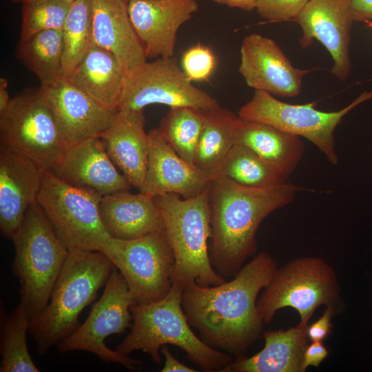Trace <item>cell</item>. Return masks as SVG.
I'll return each mask as SVG.
<instances>
[{"instance_id":"1","label":"cell","mask_w":372,"mask_h":372,"mask_svg":"<svg viewBox=\"0 0 372 372\" xmlns=\"http://www.w3.org/2000/svg\"><path fill=\"white\" fill-rule=\"evenodd\" d=\"M277 269L275 259L260 252L234 279L215 286L185 287L182 307L190 326L210 347L240 355L260 335L263 322L257 297Z\"/></svg>"},{"instance_id":"2","label":"cell","mask_w":372,"mask_h":372,"mask_svg":"<svg viewBox=\"0 0 372 372\" xmlns=\"http://www.w3.org/2000/svg\"><path fill=\"white\" fill-rule=\"evenodd\" d=\"M302 190L286 182L249 187L218 176L209 184L210 260L224 278L234 276L257 249L256 233L262 220L295 198Z\"/></svg>"},{"instance_id":"3","label":"cell","mask_w":372,"mask_h":372,"mask_svg":"<svg viewBox=\"0 0 372 372\" xmlns=\"http://www.w3.org/2000/svg\"><path fill=\"white\" fill-rule=\"evenodd\" d=\"M183 291L178 285L172 283L164 298L132 305L131 331L116 350L125 355L141 350L160 364L161 347L172 344L182 349L203 371L223 372L231 364V358L210 347L192 331L182 307Z\"/></svg>"},{"instance_id":"4","label":"cell","mask_w":372,"mask_h":372,"mask_svg":"<svg viewBox=\"0 0 372 372\" xmlns=\"http://www.w3.org/2000/svg\"><path fill=\"white\" fill-rule=\"evenodd\" d=\"M114 267L101 251L69 252L48 304L30 320L29 331L39 355L79 327L80 313L95 299Z\"/></svg>"},{"instance_id":"5","label":"cell","mask_w":372,"mask_h":372,"mask_svg":"<svg viewBox=\"0 0 372 372\" xmlns=\"http://www.w3.org/2000/svg\"><path fill=\"white\" fill-rule=\"evenodd\" d=\"M154 199L174 253L172 283L184 289L193 283L209 287L225 282L212 266L208 248L211 233L209 186L189 198L167 194Z\"/></svg>"},{"instance_id":"6","label":"cell","mask_w":372,"mask_h":372,"mask_svg":"<svg viewBox=\"0 0 372 372\" xmlns=\"http://www.w3.org/2000/svg\"><path fill=\"white\" fill-rule=\"evenodd\" d=\"M12 240L15 252L12 268L21 286L19 301L31 319L48 304L70 251L37 203L29 206Z\"/></svg>"},{"instance_id":"7","label":"cell","mask_w":372,"mask_h":372,"mask_svg":"<svg viewBox=\"0 0 372 372\" xmlns=\"http://www.w3.org/2000/svg\"><path fill=\"white\" fill-rule=\"evenodd\" d=\"M339 293L331 265L318 257L300 258L277 268L257 300V309L262 322L270 323L278 310L289 307L298 312V324L307 326L318 307H335Z\"/></svg>"},{"instance_id":"8","label":"cell","mask_w":372,"mask_h":372,"mask_svg":"<svg viewBox=\"0 0 372 372\" xmlns=\"http://www.w3.org/2000/svg\"><path fill=\"white\" fill-rule=\"evenodd\" d=\"M0 143L43 171L59 162L67 147L41 87L14 96L0 114Z\"/></svg>"},{"instance_id":"9","label":"cell","mask_w":372,"mask_h":372,"mask_svg":"<svg viewBox=\"0 0 372 372\" xmlns=\"http://www.w3.org/2000/svg\"><path fill=\"white\" fill-rule=\"evenodd\" d=\"M101 198L45 171L37 203L69 251H100L110 237L101 218Z\"/></svg>"},{"instance_id":"10","label":"cell","mask_w":372,"mask_h":372,"mask_svg":"<svg viewBox=\"0 0 372 372\" xmlns=\"http://www.w3.org/2000/svg\"><path fill=\"white\" fill-rule=\"evenodd\" d=\"M372 99V90L364 91L343 109L324 112L316 102L294 105L279 101L269 93L255 90L238 116L245 120L265 123L285 132L304 137L325 156L332 165L338 163L334 132L343 117L360 103Z\"/></svg>"},{"instance_id":"11","label":"cell","mask_w":372,"mask_h":372,"mask_svg":"<svg viewBox=\"0 0 372 372\" xmlns=\"http://www.w3.org/2000/svg\"><path fill=\"white\" fill-rule=\"evenodd\" d=\"M99 251L124 276L135 304L157 301L169 291L174 256L164 229L134 240L110 237Z\"/></svg>"},{"instance_id":"12","label":"cell","mask_w":372,"mask_h":372,"mask_svg":"<svg viewBox=\"0 0 372 372\" xmlns=\"http://www.w3.org/2000/svg\"><path fill=\"white\" fill-rule=\"evenodd\" d=\"M134 304L124 276L114 266L102 296L93 304L85 321L56 344L57 350L61 353L85 351L107 363H118L129 370L136 369L141 362L105 344L106 338L123 333L130 327L133 320L130 308Z\"/></svg>"},{"instance_id":"13","label":"cell","mask_w":372,"mask_h":372,"mask_svg":"<svg viewBox=\"0 0 372 372\" xmlns=\"http://www.w3.org/2000/svg\"><path fill=\"white\" fill-rule=\"evenodd\" d=\"M152 104L203 111L220 107L212 96L193 85L174 57L145 61L127 73L118 110H143Z\"/></svg>"},{"instance_id":"14","label":"cell","mask_w":372,"mask_h":372,"mask_svg":"<svg viewBox=\"0 0 372 372\" xmlns=\"http://www.w3.org/2000/svg\"><path fill=\"white\" fill-rule=\"evenodd\" d=\"M312 70L295 68L269 37L252 33L242 39L238 71L247 85L255 90L294 97L301 90L303 77Z\"/></svg>"},{"instance_id":"15","label":"cell","mask_w":372,"mask_h":372,"mask_svg":"<svg viewBox=\"0 0 372 372\" xmlns=\"http://www.w3.org/2000/svg\"><path fill=\"white\" fill-rule=\"evenodd\" d=\"M300 26L302 48L314 39L327 48L333 60L331 72L344 81L350 71V30L354 21L351 0H309L294 19Z\"/></svg>"},{"instance_id":"16","label":"cell","mask_w":372,"mask_h":372,"mask_svg":"<svg viewBox=\"0 0 372 372\" xmlns=\"http://www.w3.org/2000/svg\"><path fill=\"white\" fill-rule=\"evenodd\" d=\"M41 87L67 147L101 137L116 114L117 111L103 107L65 77Z\"/></svg>"},{"instance_id":"17","label":"cell","mask_w":372,"mask_h":372,"mask_svg":"<svg viewBox=\"0 0 372 372\" xmlns=\"http://www.w3.org/2000/svg\"><path fill=\"white\" fill-rule=\"evenodd\" d=\"M50 172L71 186L102 196L132 187L110 158L100 137L67 147Z\"/></svg>"},{"instance_id":"18","label":"cell","mask_w":372,"mask_h":372,"mask_svg":"<svg viewBox=\"0 0 372 372\" xmlns=\"http://www.w3.org/2000/svg\"><path fill=\"white\" fill-rule=\"evenodd\" d=\"M198 10L197 0H136L129 2L130 19L147 59L173 57L179 28Z\"/></svg>"},{"instance_id":"19","label":"cell","mask_w":372,"mask_h":372,"mask_svg":"<svg viewBox=\"0 0 372 372\" xmlns=\"http://www.w3.org/2000/svg\"><path fill=\"white\" fill-rule=\"evenodd\" d=\"M26 156L0 148V229L11 238L21 227L29 206L37 203L43 172Z\"/></svg>"},{"instance_id":"20","label":"cell","mask_w":372,"mask_h":372,"mask_svg":"<svg viewBox=\"0 0 372 372\" xmlns=\"http://www.w3.org/2000/svg\"><path fill=\"white\" fill-rule=\"evenodd\" d=\"M148 138L147 170L139 192L152 198L176 194L189 198L209 186L211 181L181 158L158 128L151 130Z\"/></svg>"},{"instance_id":"21","label":"cell","mask_w":372,"mask_h":372,"mask_svg":"<svg viewBox=\"0 0 372 372\" xmlns=\"http://www.w3.org/2000/svg\"><path fill=\"white\" fill-rule=\"evenodd\" d=\"M143 110H118L101 136L106 151L132 187L138 191L147 170L149 138Z\"/></svg>"},{"instance_id":"22","label":"cell","mask_w":372,"mask_h":372,"mask_svg":"<svg viewBox=\"0 0 372 372\" xmlns=\"http://www.w3.org/2000/svg\"><path fill=\"white\" fill-rule=\"evenodd\" d=\"M93 43L112 53L127 73L145 61L124 0H92Z\"/></svg>"},{"instance_id":"23","label":"cell","mask_w":372,"mask_h":372,"mask_svg":"<svg viewBox=\"0 0 372 372\" xmlns=\"http://www.w3.org/2000/svg\"><path fill=\"white\" fill-rule=\"evenodd\" d=\"M130 190L102 196L100 214L111 238L134 240L164 229L160 210L150 197Z\"/></svg>"},{"instance_id":"24","label":"cell","mask_w":372,"mask_h":372,"mask_svg":"<svg viewBox=\"0 0 372 372\" xmlns=\"http://www.w3.org/2000/svg\"><path fill=\"white\" fill-rule=\"evenodd\" d=\"M126 75L112 53L93 43L65 78L103 107L118 111Z\"/></svg>"},{"instance_id":"25","label":"cell","mask_w":372,"mask_h":372,"mask_svg":"<svg viewBox=\"0 0 372 372\" xmlns=\"http://www.w3.org/2000/svg\"><path fill=\"white\" fill-rule=\"evenodd\" d=\"M307 327L298 324L264 332L265 346L260 351L249 358L238 355L223 372H302Z\"/></svg>"},{"instance_id":"26","label":"cell","mask_w":372,"mask_h":372,"mask_svg":"<svg viewBox=\"0 0 372 372\" xmlns=\"http://www.w3.org/2000/svg\"><path fill=\"white\" fill-rule=\"evenodd\" d=\"M234 144L245 146L288 177L296 169L304 153L298 136L269 125L240 118L234 131Z\"/></svg>"},{"instance_id":"27","label":"cell","mask_w":372,"mask_h":372,"mask_svg":"<svg viewBox=\"0 0 372 372\" xmlns=\"http://www.w3.org/2000/svg\"><path fill=\"white\" fill-rule=\"evenodd\" d=\"M207 120L198 143L193 166L209 180L217 178L234 145L238 115L220 106L207 111Z\"/></svg>"},{"instance_id":"28","label":"cell","mask_w":372,"mask_h":372,"mask_svg":"<svg viewBox=\"0 0 372 372\" xmlns=\"http://www.w3.org/2000/svg\"><path fill=\"white\" fill-rule=\"evenodd\" d=\"M16 54L21 62L48 87L63 77L62 29L49 30L19 41Z\"/></svg>"},{"instance_id":"29","label":"cell","mask_w":372,"mask_h":372,"mask_svg":"<svg viewBox=\"0 0 372 372\" xmlns=\"http://www.w3.org/2000/svg\"><path fill=\"white\" fill-rule=\"evenodd\" d=\"M30 318L19 301L6 317L1 313V372H38L29 353L26 333Z\"/></svg>"},{"instance_id":"30","label":"cell","mask_w":372,"mask_h":372,"mask_svg":"<svg viewBox=\"0 0 372 372\" xmlns=\"http://www.w3.org/2000/svg\"><path fill=\"white\" fill-rule=\"evenodd\" d=\"M218 176L249 187L274 186L286 183L288 178L252 150L238 144L232 147Z\"/></svg>"},{"instance_id":"31","label":"cell","mask_w":372,"mask_h":372,"mask_svg":"<svg viewBox=\"0 0 372 372\" xmlns=\"http://www.w3.org/2000/svg\"><path fill=\"white\" fill-rule=\"evenodd\" d=\"M207 120V111L189 107H173L162 118L158 130L176 153L193 166Z\"/></svg>"},{"instance_id":"32","label":"cell","mask_w":372,"mask_h":372,"mask_svg":"<svg viewBox=\"0 0 372 372\" xmlns=\"http://www.w3.org/2000/svg\"><path fill=\"white\" fill-rule=\"evenodd\" d=\"M63 74L68 77L93 44L92 0H76L62 28Z\"/></svg>"},{"instance_id":"33","label":"cell","mask_w":372,"mask_h":372,"mask_svg":"<svg viewBox=\"0 0 372 372\" xmlns=\"http://www.w3.org/2000/svg\"><path fill=\"white\" fill-rule=\"evenodd\" d=\"M72 2L33 0L22 3L20 40L42 31L62 29Z\"/></svg>"},{"instance_id":"34","label":"cell","mask_w":372,"mask_h":372,"mask_svg":"<svg viewBox=\"0 0 372 372\" xmlns=\"http://www.w3.org/2000/svg\"><path fill=\"white\" fill-rule=\"evenodd\" d=\"M216 65V56L211 49L197 44L183 54L181 68L192 82L207 81Z\"/></svg>"},{"instance_id":"35","label":"cell","mask_w":372,"mask_h":372,"mask_svg":"<svg viewBox=\"0 0 372 372\" xmlns=\"http://www.w3.org/2000/svg\"><path fill=\"white\" fill-rule=\"evenodd\" d=\"M309 0H256L259 15L269 22L294 20Z\"/></svg>"},{"instance_id":"36","label":"cell","mask_w":372,"mask_h":372,"mask_svg":"<svg viewBox=\"0 0 372 372\" xmlns=\"http://www.w3.org/2000/svg\"><path fill=\"white\" fill-rule=\"evenodd\" d=\"M335 307H327L323 315L316 322L307 327V337L312 342H322L330 333L332 324L331 319L335 313Z\"/></svg>"},{"instance_id":"37","label":"cell","mask_w":372,"mask_h":372,"mask_svg":"<svg viewBox=\"0 0 372 372\" xmlns=\"http://www.w3.org/2000/svg\"><path fill=\"white\" fill-rule=\"evenodd\" d=\"M328 354L329 351L322 342H312L307 345L302 357V372L310 366L318 367Z\"/></svg>"},{"instance_id":"38","label":"cell","mask_w":372,"mask_h":372,"mask_svg":"<svg viewBox=\"0 0 372 372\" xmlns=\"http://www.w3.org/2000/svg\"><path fill=\"white\" fill-rule=\"evenodd\" d=\"M161 352L165 358L164 366L162 372H196L197 370L189 367L183 363L179 362L172 355L167 345H163L161 349Z\"/></svg>"},{"instance_id":"39","label":"cell","mask_w":372,"mask_h":372,"mask_svg":"<svg viewBox=\"0 0 372 372\" xmlns=\"http://www.w3.org/2000/svg\"><path fill=\"white\" fill-rule=\"evenodd\" d=\"M354 21H372V0H351Z\"/></svg>"},{"instance_id":"40","label":"cell","mask_w":372,"mask_h":372,"mask_svg":"<svg viewBox=\"0 0 372 372\" xmlns=\"http://www.w3.org/2000/svg\"><path fill=\"white\" fill-rule=\"evenodd\" d=\"M216 3L227 5L231 8H237L244 10L251 11L256 9V0H212Z\"/></svg>"},{"instance_id":"41","label":"cell","mask_w":372,"mask_h":372,"mask_svg":"<svg viewBox=\"0 0 372 372\" xmlns=\"http://www.w3.org/2000/svg\"><path fill=\"white\" fill-rule=\"evenodd\" d=\"M8 81L6 78L0 79V114L3 113L8 107L12 98L10 97L8 90Z\"/></svg>"},{"instance_id":"42","label":"cell","mask_w":372,"mask_h":372,"mask_svg":"<svg viewBox=\"0 0 372 372\" xmlns=\"http://www.w3.org/2000/svg\"><path fill=\"white\" fill-rule=\"evenodd\" d=\"M13 3H23L25 2H27V1H33V0H12ZM64 1H69V2H73L76 0H64Z\"/></svg>"},{"instance_id":"43","label":"cell","mask_w":372,"mask_h":372,"mask_svg":"<svg viewBox=\"0 0 372 372\" xmlns=\"http://www.w3.org/2000/svg\"><path fill=\"white\" fill-rule=\"evenodd\" d=\"M365 23L367 24L368 27L372 28V21H366Z\"/></svg>"},{"instance_id":"44","label":"cell","mask_w":372,"mask_h":372,"mask_svg":"<svg viewBox=\"0 0 372 372\" xmlns=\"http://www.w3.org/2000/svg\"><path fill=\"white\" fill-rule=\"evenodd\" d=\"M124 1H125L127 2V3H129V2H130V1H136V0H124Z\"/></svg>"},{"instance_id":"45","label":"cell","mask_w":372,"mask_h":372,"mask_svg":"<svg viewBox=\"0 0 372 372\" xmlns=\"http://www.w3.org/2000/svg\"></svg>"}]
</instances>
